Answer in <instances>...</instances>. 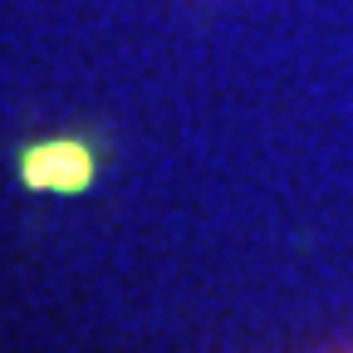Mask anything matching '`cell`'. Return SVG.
Masks as SVG:
<instances>
[{
	"instance_id": "obj_1",
	"label": "cell",
	"mask_w": 353,
	"mask_h": 353,
	"mask_svg": "<svg viewBox=\"0 0 353 353\" xmlns=\"http://www.w3.org/2000/svg\"><path fill=\"white\" fill-rule=\"evenodd\" d=\"M88 172H94V157H88L79 143H69V138L25 152V182H30V187H59V192H74V187L88 182Z\"/></svg>"
}]
</instances>
